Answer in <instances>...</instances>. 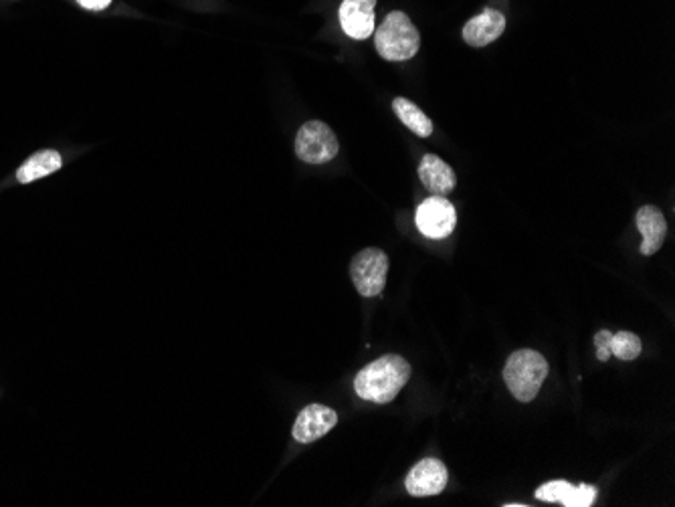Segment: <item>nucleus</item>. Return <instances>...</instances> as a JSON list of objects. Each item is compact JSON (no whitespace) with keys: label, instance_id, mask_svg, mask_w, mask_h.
I'll return each instance as SVG.
<instances>
[{"label":"nucleus","instance_id":"f257e3e1","mask_svg":"<svg viewBox=\"0 0 675 507\" xmlns=\"http://www.w3.org/2000/svg\"><path fill=\"white\" fill-rule=\"evenodd\" d=\"M411 378V364L399 354L380 356L364 366L354 378V390L362 400L389 404Z\"/></svg>","mask_w":675,"mask_h":507},{"label":"nucleus","instance_id":"f03ea898","mask_svg":"<svg viewBox=\"0 0 675 507\" xmlns=\"http://www.w3.org/2000/svg\"><path fill=\"white\" fill-rule=\"evenodd\" d=\"M374 45L382 59L387 61H409L421 47V35L411 23L409 15L395 11L387 15L374 31Z\"/></svg>","mask_w":675,"mask_h":507},{"label":"nucleus","instance_id":"7ed1b4c3","mask_svg":"<svg viewBox=\"0 0 675 507\" xmlns=\"http://www.w3.org/2000/svg\"><path fill=\"white\" fill-rule=\"evenodd\" d=\"M548 376V362L536 350L514 352L504 368V382L520 402H532Z\"/></svg>","mask_w":675,"mask_h":507},{"label":"nucleus","instance_id":"20e7f679","mask_svg":"<svg viewBox=\"0 0 675 507\" xmlns=\"http://www.w3.org/2000/svg\"><path fill=\"white\" fill-rule=\"evenodd\" d=\"M350 277L362 297H376L382 293L389 277V257L376 247L360 251L350 263Z\"/></svg>","mask_w":675,"mask_h":507},{"label":"nucleus","instance_id":"39448f33","mask_svg":"<svg viewBox=\"0 0 675 507\" xmlns=\"http://www.w3.org/2000/svg\"><path fill=\"white\" fill-rule=\"evenodd\" d=\"M340 144L332 128L320 120L306 122L296 138V154L306 164H326L338 156Z\"/></svg>","mask_w":675,"mask_h":507},{"label":"nucleus","instance_id":"423d86ee","mask_svg":"<svg viewBox=\"0 0 675 507\" xmlns=\"http://www.w3.org/2000/svg\"><path fill=\"white\" fill-rule=\"evenodd\" d=\"M415 221L425 237L447 239L457 225V213L445 196H429L419 205Z\"/></svg>","mask_w":675,"mask_h":507},{"label":"nucleus","instance_id":"0eeeda50","mask_svg":"<svg viewBox=\"0 0 675 507\" xmlns=\"http://www.w3.org/2000/svg\"><path fill=\"white\" fill-rule=\"evenodd\" d=\"M447 479H449V473H447L445 463L441 459L427 457L409 471L405 487L415 497H429V495H439L445 489Z\"/></svg>","mask_w":675,"mask_h":507},{"label":"nucleus","instance_id":"6e6552de","mask_svg":"<svg viewBox=\"0 0 675 507\" xmlns=\"http://www.w3.org/2000/svg\"><path fill=\"white\" fill-rule=\"evenodd\" d=\"M599 495L595 485H572L568 481L556 479L540 485L536 489V499L548 503H560L564 507H591Z\"/></svg>","mask_w":675,"mask_h":507},{"label":"nucleus","instance_id":"1a4fd4ad","mask_svg":"<svg viewBox=\"0 0 675 507\" xmlns=\"http://www.w3.org/2000/svg\"><path fill=\"white\" fill-rule=\"evenodd\" d=\"M336 423H338L336 411L324 407V404H310V407H306L296 419L294 439L304 445L314 443L324 435H328L336 427Z\"/></svg>","mask_w":675,"mask_h":507},{"label":"nucleus","instance_id":"9d476101","mask_svg":"<svg viewBox=\"0 0 675 507\" xmlns=\"http://www.w3.org/2000/svg\"><path fill=\"white\" fill-rule=\"evenodd\" d=\"M506 31V17L496 9H484L463 27V41L469 47L481 49L498 41Z\"/></svg>","mask_w":675,"mask_h":507},{"label":"nucleus","instance_id":"9b49d317","mask_svg":"<svg viewBox=\"0 0 675 507\" xmlns=\"http://www.w3.org/2000/svg\"><path fill=\"white\" fill-rule=\"evenodd\" d=\"M374 7L376 0H342L338 17L350 39L364 41L374 33Z\"/></svg>","mask_w":675,"mask_h":507},{"label":"nucleus","instance_id":"f8f14e48","mask_svg":"<svg viewBox=\"0 0 675 507\" xmlns=\"http://www.w3.org/2000/svg\"><path fill=\"white\" fill-rule=\"evenodd\" d=\"M419 178L433 196H447L457 186L453 168L435 154H425L419 164Z\"/></svg>","mask_w":675,"mask_h":507},{"label":"nucleus","instance_id":"ddd939ff","mask_svg":"<svg viewBox=\"0 0 675 507\" xmlns=\"http://www.w3.org/2000/svg\"><path fill=\"white\" fill-rule=\"evenodd\" d=\"M637 229L643 235V243H641V255L649 257L655 255L665 241L667 235V223L663 213L657 207L645 205L637 211Z\"/></svg>","mask_w":675,"mask_h":507},{"label":"nucleus","instance_id":"4468645a","mask_svg":"<svg viewBox=\"0 0 675 507\" xmlns=\"http://www.w3.org/2000/svg\"><path fill=\"white\" fill-rule=\"evenodd\" d=\"M63 160H61V154L55 152V150H43V152H37L35 156H31L17 172V180L21 184H29L33 180H39L43 176H49L53 172H57L61 168Z\"/></svg>","mask_w":675,"mask_h":507},{"label":"nucleus","instance_id":"2eb2a0df","mask_svg":"<svg viewBox=\"0 0 675 507\" xmlns=\"http://www.w3.org/2000/svg\"><path fill=\"white\" fill-rule=\"evenodd\" d=\"M393 110L397 114V118L417 136L421 138H429L433 134V122L425 116V112L415 106L411 99L407 97H395L393 101Z\"/></svg>","mask_w":675,"mask_h":507},{"label":"nucleus","instance_id":"dca6fc26","mask_svg":"<svg viewBox=\"0 0 675 507\" xmlns=\"http://www.w3.org/2000/svg\"><path fill=\"white\" fill-rule=\"evenodd\" d=\"M641 338L633 332H617L611 338V356L619 360H635L641 354Z\"/></svg>","mask_w":675,"mask_h":507},{"label":"nucleus","instance_id":"f3484780","mask_svg":"<svg viewBox=\"0 0 675 507\" xmlns=\"http://www.w3.org/2000/svg\"><path fill=\"white\" fill-rule=\"evenodd\" d=\"M611 338H613V332L609 330H599L595 334V346H597V358L601 362H607L611 358Z\"/></svg>","mask_w":675,"mask_h":507},{"label":"nucleus","instance_id":"a211bd4d","mask_svg":"<svg viewBox=\"0 0 675 507\" xmlns=\"http://www.w3.org/2000/svg\"><path fill=\"white\" fill-rule=\"evenodd\" d=\"M77 3L87 11H104L112 5V0H77Z\"/></svg>","mask_w":675,"mask_h":507},{"label":"nucleus","instance_id":"6ab92c4d","mask_svg":"<svg viewBox=\"0 0 675 507\" xmlns=\"http://www.w3.org/2000/svg\"><path fill=\"white\" fill-rule=\"evenodd\" d=\"M506 507H524V503H504Z\"/></svg>","mask_w":675,"mask_h":507}]
</instances>
